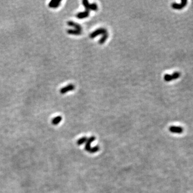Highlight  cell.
<instances>
[{"mask_svg": "<svg viewBox=\"0 0 193 193\" xmlns=\"http://www.w3.org/2000/svg\"><path fill=\"white\" fill-rule=\"evenodd\" d=\"M106 33H107L106 29H104V28H99V29L96 30V31H94L93 32L91 33L90 34V37L91 39H93L95 37H97L98 36H99V35H101V34L104 35V34Z\"/></svg>", "mask_w": 193, "mask_h": 193, "instance_id": "1", "label": "cell"}, {"mask_svg": "<svg viewBox=\"0 0 193 193\" xmlns=\"http://www.w3.org/2000/svg\"><path fill=\"white\" fill-rule=\"evenodd\" d=\"M180 76V73L179 72H174L172 75H165L164 79L166 82H170L171 80L178 79Z\"/></svg>", "mask_w": 193, "mask_h": 193, "instance_id": "2", "label": "cell"}, {"mask_svg": "<svg viewBox=\"0 0 193 193\" xmlns=\"http://www.w3.org/2000/svg\"><path fill=\"white\" fill-rule=\"evenodd\" d=\"M187 3V1H186V0H182L181 3L178 4V3H173L172 4L171 6L174 9L181 10L183 9L184 7L186 6Z\"/></svg>", "mask_w": 193, "mask_h": 193, "instance_id": "3", "label": "cell"}, {"mask_svg": "<svg viewBox=\"0 0 193 193\" xmlns=\"http://www.w3.org/2000/svg\"><path fill=\"white\" fill-rule=\"evenodd\" d=\"M169 130L174 134H181L184 131V129L181 127L178 126H171L169 128Z\"/></svg>", "mask_w": 193, "mask_h": 193, "instance_id": "4", "label": "cell"}, {"mask_svg": "<svg viewBox=\"0 0 193 193\" xmlns=\"http://www.w3.org/2000/svg\"><path fill=\"white\" fill-rule=\"evenodd\" d=\"M75 85H73V84H69V85H66L65 87H62V88L60 91V92L61 94H64L66 92H69V91H72L75 89Z\"/></svg>", "mask_w": 193, "mask_h": 193, "instance_id": "5", "label": "cell"}, {"mask_svg": "<svg viewBox=\"0 0 193 193\" xmlns=\"http://www.w3.org/2000/svg\"><path fill=\"white\" fill-rule=\"evenodd\" d=\"M96 140V137L94 136H91V137L87 139V141L86 142V144L85 146V149L87 152H89L90 150L91 149V144L94 141Z\"/></svg>", "mask_w": 193, "mask_h": 193, "instance_id": "6", "label": "cell"}, {"mask_svg": "<svg viewBox=\"0 0 193 193\" xmlns=\"http://www.w3.org/2000/svg\"><path fill=\"white\" fill-rule=\"evenodd\" d=\"M89 13L90 11H87V10H85L83 12H80L78 13L76 15V17L78 19H84V18H86L87 17H88L89 16Z\"/></svg>", "mask_w": 193, "mask_h": 193, "instance_id": "7", "label": "cell"}, {"mask_svg": "<svg viewBox=\"0 0 193 193\" xmlns=\"http://www.w3.org/2000/svg\"><path fill=\"white\" fill-rule=\"evenodd\" d=\"M67 24L70 26L74 27L75 30L80 31H82V26H80L79 24H77L74 22H73V21H71V20L68 21V22H67Z\"/></svg>", "mask_w": 193, "mask_h": 193, "instance_id": "8", "label": "cell"}, {"mask_svg": "<svg viewBox=\"0 0 193 193\" xmlns=\"http://www.w3.org/2000/svg\"><path fill=\"white\" fill-rule=\"evenodd\" d=\"M61 1H56V0H54V1H51L50 3H49V6L50 8H57L58 7H59L61 4Z\"/></svg>", "mask_w": 193, "mask_h": 193, "instance_id": "9", "label": "cell"}, {"mask_svg": "<svg viewBox=\"0 0 193 193\" xmlns=\"http://www.w3.org/2000/svg\"><path fill=\"white\" fill-rule=\"evenodd\" d=\"M66 32L69 34L74 35V36H79V35H80L82 33V31L75 29H69L67 30Z\"/></svg>", "mask_w": 193, "mask_h": 193, "instance_id": "10", "label": "cell"}, {"mask_svg": "<svg viewBox=\"0 0 193 193\" xmlns=\"http://www.w3.org/2000/svg\"><path fill=\"white\" fill-rule=\"evenodd\" d=\"M108 37V32L103 35V37H101V38L99 40V44L100 45H103V44H104L105 42L107 39Z\"/></svg>", "mask_w": 193, "mask_h": 193, "instance_id": "11", "label": "cell"}, {"mask_svg": "<svg viewBox=\"0 0 193 193\" xmlns=\"http://www.w3.org/2000/svg\"><path fill=\"white\" fill-rule=\"evenodd\" d=\"M87 139H88V138H87L86 137H83L80 138V139H79L78 140V141H77V144L78 145H82V144H83L84 143H86V142Z\"/></svg>", "mask_w": 193, "mask_h": 193, "instance_id": "12", "label": "cell"}, {"mask_svg": "<svg viewBox=\"0 0 193 193\" xmlns=\"http://www.w3.org/2000/svg\"><path fill=\"white\" fill-rule=\"evenodd\" d=\"M62 120V117H60V116H58V117L55 118L53 120V124L55 125H57L58 124H59Z\"/></svg>", "mask_w": 193, "mask_h": 193, "instance_id": "13", "label": "cell"}, {"mask_svg": "<svg viewBox=\"0 0 193 193\" xmlns=\"http://www.w3.org/2000/svg\"><path fill=\"white\" fill-rule=\"evenodd\" d=\"M97 10H98V6L96 3H92V4H90L89 10H92V11H96Z\"/></svg>", "mask_w": 193, "mask_h": 193, "instance_id": "14", "label": "cell"}, {"mask_svg": "<svg viewBox=\"0 0 193 193\" xmlns=\"http://www.w3.org/2000/svg\"><path fill=\"white\" fill-rule=\"evenodd\" d=\"M83 4L84 5V6L85 7V10H87V11H89V5H90V4L88 2V1H87V0H83Z\"/></svg>", "mask_w": 193, "mask_h": 193, "instance_id": "15", "label": "cell"}, {"mask_svg": "<svg viewBox=\"0 0 193 193\" xmlns=\"http://www.w3.org/2000/svg\"><path fill=\"white\" fill-rule=\"evenodd\" d=\"M99 146H96L93 147V148H91V149L90 150V151L89 152L90 153H95V152H97V151H98L99 150Z\"/></svg>", "mask_w": 193, "mask_h": 193, "instance_id": "16", "label": "cell"}]
</instances>
